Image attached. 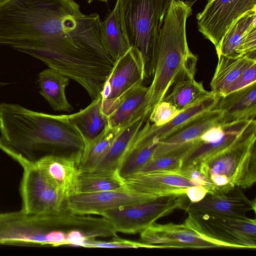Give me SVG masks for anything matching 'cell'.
<instances>
[{
    "mask_svg": "<svg viewBox=\"0 0 256 256\" xmlns=\"http://www.w3.org/2000/svg\"><path fill=\"white\" fill-rule=\"evenodd\" d=\"M256 205L255 200H251L235 186L226 191L208 192L198 202H191L187 198L182 210L187 212L243 218L248 212H255Z\"/></svg>",
    "mask_w": 256,
    "mask_h": 256,
    "instance_id": "cell-13",
    "label": "cell"
},
{
    "mask_svg": "<svg viewBox=\"0 0 256 256\" xmlns=\"http://www.w3.org/2000/svg\"><path fill=\"white\" fill-rule=\"evenodd\" d=\"M126 125L112 127L107 124L96 136L86 142L80 162V171L93 170L106 156L116 136Z\"/></svg>",
    "mask_w": 256,
    "mask_h": 256,
    "instance_id": "cell-26",
    "label": "cell"
},
{
    "mask_svg": "<svg viewBox=\"0 0 256 256\" xmlns=\"http://www.w3.org/2000/svg\"><path fill=\"white\" fill-rule=\"evenodd\" d=\"M146 79L142 57L135 48H130L114 62L101 94L102 109L107 116L117 101Z\"/></svg>",
    "mask_w": 256,
    "mask_h": 256,
    "instance_id": "cell-9",
    "label": "cell"
},
{
    "mask_svg": "<svg viewBox=\"0 0 256 256\" xmlns=\"http://www.w3.org/2000/svg\"><path fill=\"white\" fill-rule=\"evenodd\" d=\"M192 4L176 0L164 18L158 38L152 80L148 87L146 114L162 100L172 85L186 76H194L198 57L189 48L186 22Z\"/></svg>",
    "mask_w": 256,
    "mask_h": 256,
    "instance_id": "cell-2",
    "label": "cell"
},
{
    "mask_svg": "<svg viewBox=\"0 0 256 256\" xmlns=\"http://www.w3.org/2000/svg\"><path fill=\"white\" fill-rule=\"evenodd\" d=\"M188 213L184 223L218 248L256 249L255 218Z\"/></svg>",
    "mask_w": 256,
    "mask_h": 256,
    "instance_id": "cell-6",
    "label": "cell"
},
{
    "mask_svg": "<svg viewBox=\"0 0 256 256\" xmlns=\"http://www.w3.org/2000/svg\"><path fill=\"white\" fill-rule=\"evenodd\" d=\"M0 150L36 160L56 150L82 152L84 140L68 115L34 111L17 104H0Z\"/></svg>",
    "mask_w": 256,
    "mask_h": 256,
    "instance_id": "cell-1",
    "label": "cell"
},
{
    "mask_svg": "<svg viewBox=\"0 0 256 256\" xmlns=\"http://www.w3.org/2000/svg\"><path fill=\"white\" fill-rule=\"evenodd\" d=\"M215 108L221 111L220 123L255 120L256 82L220 96Z\"/></svg>",
    "mask_w": 256,
    "mask_h": 256,
    "instance_id": "cell-20",
    "label": "cell"
},
{
    "mask_svg": "<svg viewBox=\"0 0 256 256\" xmlns=\"http://www.w3.org/2000/svg\"><path fill=\"white\" fill-rule=\"evenodd\" d=\"M4 152L22 170L20 186L21 210L26 214H48L65 208L66 200L48 180L36 160L12 151Z\"/></svg>",
    "mask_w": 256,
    "mask_h": 256,
    "instance_id": "cell-7",
    "label": "cell"
},
{
    "mask_svg": "<svg viewBox=\"0 0 256 256\" xmlns=\"http://www.w3.org/2000/svg\"><path fill=\"white\" fill-rule=\"evenodd\" d=\"M221 115V111L214 108L195 118L160 141L152 158L166 155H173L182 160L200 142V138L208 130L220 124Z\"/></svg>",
    "mask_w": 256,
    "mask_h": 256,
    "instance_id": "cell-12",
    "label": "cell"
},
{
    "mask_svg": "<svg viewBox=\"0 0 256 256\" xmlns=\"http://www.w3.org/2000/svg\"><path fill=\"white\" fill-rule=\"evenodd\" d=\"M220 98V96L212 93L194 104L182 110L173 119L161 126H156L147 120L139 132V136L146 142H160L195 118L214 109Z\"/></svg>",
    "mask_w": 256,
    "mask_h": 256,
    "instance_id": "cell-19",
    "label": "cell"
},
{
    "mask_svg": "<svg viewBox=\"0 0 256 256\" xmlns=\"http://www.w3.org/2000/svg\"><path fill=\"white\" fill-rule=\"evenodd\" d=\"M256 135L194 166L212 188H250L256 181Z\"/></svg>",
    "mask_w": 256,
    "mask_h": 256,
    "instance_id": "cell-5",
    "label": "cell"
},
{
    "mask_svg": "<svg viewBox=\"0 0 256 256\" xmlns=\"http://www.w3.org/2000/svg\"><path fill=\"white\" fill-rule=\"evenodd\" d=\"M212 93L204 89L202 82H196L194 76H186L176 81L162 100L172 104L182 111Z\"/></svg>",
    "mask_w": 256,
    "mask_h": 256,
    "instance_id": "cell-27",
    "label": "cell"
},
{
    "mask_svg": "<svg viewBox=\"0 0 256 256\" xmlns=\"http://www.w3.org/2000/svg\"><path fill=\"white\" fill-rule=\"evenodd\" d=\"M100 40L105 50L112 58L116 60L130 46L124 37L119 14L118 0L114 8L100 23Z\"/></svg>",
    "mask_w": 256,
    "mask_h": 256,
    "instance_id": "cell-25",
    "label": "cell"
},
{
    "mask_svg": "<svg viewBox=\"0 0 256 256\" xmlns=\"http://www.w3.org/2000/svg\"><path fill=\"white\" fill-rule=\"evenodd\" d=\"M256 82V63L243 72L238 78L226 90L224 94L243 88Z\"/></svg>",
    "mask_w": 256,
    "mask_h": 256,
    "instance_id": "cell-34",
    "label": "cell"
},
{
    "mask_svg": "<svg viewBox=\"0 0 256 256\" xmlns=\"http://www.w3.org/2000/svg\"><path fill=\"white\" fill-rule=\"evenodd\" d=\"M140 234V242L148 248H217L215 244L203 238L184 222L181 224L153 223Z\"/></svg>",
    "mask_w": 256,
    "mask_h": 256,
    "instance_id": "cell-11",
    "label": "cell"
},
{
    "mask_svg": "<svg viewBox=\"0 0 256 256\" xmlns=\"http://www.w3.org/2000/svg\"><path fill=\"white\" fill-rule=\"evenodd\" d=\"M242 16L234 0H208L204 10L196 15L198 30L216 48Z\"/></svg>",
    "mask_w": 256,
    "mask_h": 256,
    "instance_id": "cell-17",
    "label": "cell"
},
{
    "mask_svg": "<svg viewBox=\"0 0 256 256\" xmlns=\"http://www.w3.org/2000/svg\"><path fill=\"white\" fill-rule=\"evenodd\" d=\"M176 0H118L123 34L140 54L146 78L152 77L156 48L164 19Z\"/></svg>",
    "mask_w": 256,
    "mask_h": 256,
    "instance_id": "cell-4",
    "label": "cell"
},
{
    "mask_svg": "<svg viewBox=\"0 0 256 256\" xmlns=\"http://www.w3.org/2000/svg\"><path fill=\"white\" fill-rule=\"evenodd\" d=\"M181 166L182 158H180L176 156L166 155L152 158L137 172H176L180 170Z\"/></svg>",
    "mask_w": 256,
    "mask_h": 256,
    "instance_id": "cell-31",
    "label": "cell"
},
{
    "mask_svg": "<svg viewBox=\"0 0 256 256\" xmlns=\"http://www.w3.org/2000/svg\"></svg>",
    "mask_w": 256,
    "mask_h": 256,
    "instance_id": "cell-40",
    "label": "cell"
},
{
    "mask_svg": "<svg viewBox=\"0 0 256 256\" xmlns=\"http://www.w3.org/2000/svg\"><path fill=\"white\" fill-rule=\"evenodd\" d=\"M124 182L129 189L156 198L186 195V188L196 186L178 172H138L124 178Z\"/></svg>",
    "mask_w": 256,
    "mask_h": 256,
    "instance_id": "cell-16",
    "label": "cell"
},
{
    "mask_svg": "<svg viewBox=\"0 0 256 256\" xmlns=\"http://www.w3.org/2000/svg\"><path fill=\"white\" fill-rule=\"evenodd\" d=\"M187 196H164L154 200L108 210L101 216L118 232L128 234L140 233L176 209H182Z\"/></svg>",
    "mask_w": 256,
    "mask_h": 256,
    "instance_id": "cell-8",
    "label": "cell"
},
{
    "mask_svg": "<svg viewBox=\"0 0 256 256\" xmlns=\"http://www.w3.org/2000/svg\"><path fill=\"white\" fill-rule=\"evenodd\" d=\"M148 89L142 84L120 98L107 116L108 124L112 127L122 126L142 116L148 118L146 114Z\"/></svg>",
    "mask_w": 256,
    "mask_h": 256,
    "instance_id": "cell-21",
    "label": "cell"
},
{
    "mask_svg": "<svg viewBox=\"0 0 256 256\" xmlns=\"http://www.w3.org/2000/svg\"><path fill=\"white\" fill-rule=\"evenodd\" d=\"M148 118L142 116L126 125L116 136L106 156L92 171H118L126 150Z\"/></svg>",
    "mask_w": 256,
    "mask_h": 256,
    "instance_id": "cell-23",
    "label": "cell"
},
{
    "mask_svg": "<svg viewBox=\"0 0 256 256\" xmlns=\"http://www.w3.org/2000/svg\"><path fill=\"white\" fill-rule=\"evenodd\" d=\"M180 112L172 104L161 100L152 108L148 120L156 126H161L169 122Z\"/></svg>",
    "mask_w": 256,
    "mask_h": 256,
    "instance_id": "cell-32",
    "label": "cell"
},
{
    "mask_svg": "<svg viewBox=\"0 0 256 256\" xmlns=\"http://www.w3.org/2000/svg\"><path fill=\"white\" fill-rule=\"evenodd\" d=\"M59 0H0V45L42 62L50 44Z\"/></svg>",
    "mask_w": 256,
    "mask_h": 256,
    "instance_id": "cell-3",
    "label": "cell"
},
{
    "mask_svg": "<svg viewBox=\"0 0 256 256\" xmlns=\"http://www.w3.org/2000/svg\"><path fill=\"white\" fill-rule=\"evenodd\" d=\"M215 48L218 56H256V10L237 19Z\"/></svg>",
    "mask_w": 256,
    "mask_h": 256,
    "instance_id": "cell-18",
    "label": "cell"
},
{
    "mask_svg": "<svg viewBox=\"0 0 256 256\" xmlns=\"http://www.w3.org/2000/svg\"><path fill=\"white\" fill-rule=\"evenodd\" d=\"M238 8L243 15L246 13L256 10V0H234Z\"/></svg>",
    "mask_w": 256,
    "mask_h": 256,
    "instance_id": "cell-37",
    "label": "cell"
},
{
    "mask_svg": "<svg viewBox=\"0 0 256 256\" xmlns=\"http://www.w3.org/2000/svg\"><path fill=\"white\" fill-rule=\"evenodd\" d=\"M69 81L68 77L50 68L38 74L40 94L55 110L70 112L72 110L66 94Z\"/></svg>",
    "mask_w": 256,
    "mask_h": 256,
    "instance_id": "cell-24",
    "label": "cell"
},
{
    "mask_svg": "<svg viewBox=\"0 0 256 256\" xmlns=\"http://www.w3.org/2000/svg\"><path fill=\"white\" fill-rule=\"evenodd\" d=\"M224 134L210 142H200L182 158L180 170H184L256 135V120H243L224 124Z\"/></svg>",
    "mask_w": 256,
    "mask_h": 256,
    "instance_id": "cell-14",
    "label": "cell"
},
{
    "mask_svg": "<svg viewBox=\"0 0 256 256\" xmlns=\"http://www.w3.org/2000/svg\"><path fill=\"white\" fill-rule=\"evenodd\" d=\"M159 143H142L136 140L135 138L126 150L118 169L120 176L124 178L137 172L152 158Z\"/></svg>",
    "mask_w": 256,
    "mask_h": 256,
    "instance_id": "cell-30",
    "label": "cell"
},
{
    "mask_svg": "<svg viewBox=\"0 0 256 256\" xmlns=\"http://www.w3.org/2000/svg\"><path fill=\"white\" fill-rule=\"evenodd\" d=\"M82 153L73 152L68 156L52 153L35 160L48 180L66 200L78 192Z\"/></svg>",
    "mask_w": 256,
    "mask_h": 256,
    "instance_id": "cell-15",
    "label": "cell"
},
{
    "mask_svg": "<svg viewBox=\"0 0 256 256\" xmlns=\"http://www.w3.org/2000/svg\"><path fill=\"white\" fill-rule=\"evenodd\" d=\"M94 0H98V1H100V2H107L108 0H87V2L89 4H90Z\"/></svg>",
    "mask_w": 256,
    "mask_h": 256,
    "instance_id": "cell-38",
    "label": "cell"
},
{
    "mask_svg": "<svg viewBox=\"0 0 256 256\" xmlns=\"http://www.w3.org/2000/svg\"><path fill=\"white\" fill-rule=\"evenodd\" d=\"M92 100L86 108L68 115L70 122L80 132L84 143L96 136L108 123L107 116L102 109L101 96Z\"/></svg>",
    "mask_w": 256,
    "mask_h": 256,
    "instance_id": "cell-28",
    "label": "cell"
},
{
    "mask_svg": "<svg viewBox=\"0 0 256 256\" xmlns=\"http://www.w3.org/2000/svg\"><path fill=\"white\" fill-rule=\"evenodd\" d=\"M208 192V189L203 186H196L186 188V196L191 202H198L202 200Z\"/></svg>",
    "mask_w": 256,
    "mask_h": 256,
    "instance_id": "cell-36",
    "label": "cell"
},
{
    "mask_svg": "<svg viewBox=\"0 0 256 256\" xmlns=\"http://www.w3.org/2000/svg\"><path fill=\"white\" fill-rule=\"evenodd\" d=\"M89 240L87 236L78 230H72L66 232V246L84 247Z\"/></svg>",
    "mask_w": 256,
    "mask_h": 256,
    "instance_id": "cell-35",
    "label": "cell"
},
{
    "mask_svg": "<svg viewBox=\"0 0 256 256\" xmlns=\"http://www.w3.org/2000/svg\"><path fill=\"white\" fill-rule=\"evenodd\" d=\"M84 248H148V246L140 242H136L119 238L114 237L111 241L88 240Z\"/></svg>",
    "mask_w": 256,
    "mask_h": 256,
    "instance_id": "cell-33",
    "label": "cell"
},
{
    "mask_svg": "<svg viewBox=\"0 0 256 256\" xmlns=\"http://www.w3.org/2000/svg\"><path fill=\"white\" fill-rule=\"evenodd\" d=\"M6 84H8V83L6 82H0V86H4Z\"/></svg>",
    "mask_w": 256,
    "mask_h": 256,
    "instance_id": "cell-39",
    "label": "cell"
},
{
    "mask_svg": "<svg viewBox=\"0 0 256 256\" xmlns=\"http://www.w3.org/2000/svg\"><path fill=\"white\" fill-rule=\"evenodd\" d=\"M124 186L118 170L114 172L80 171L77 184L78 193L96 192L116 190Z\"/></svg>",
    "mask_w": 256,
    "mask_h": 256,
    "instance_id": "cell-29",
    "label": "cell"
},
{
    "mask_svg": "<svg viewBox=\"0 0 256 256\" xmlns=\"http://www.w3.org/2000/svg\"><path fill=\"white\" fill-rule=\"evenodd\" d=\"M154 199L156 198L124 186L110 190L76 194L66 200L65 208L76 214L101 216L110 210Z\"/></svg>",
    "mask_w": 256,
    "mask_h": 256,
    "instance_id": "cell-10",
    "label": "cell"
},
{
    "mask_svg": "<svg viewBox=\"0 0 256 256\" xmlns=\"http://www.w3.org/2000/svg\"><path fill=\"white\" fill-rule=\"evenodd\" d=\"M218 64L211 80V92L220 96L247 68L256 63V56L230 57L219 56Z\"/></svg>",
    "mask_w": 256,
    "mask_h": 256,
    "instance_id": "cell-22",
    "label": "cell"
}]
</instances>
